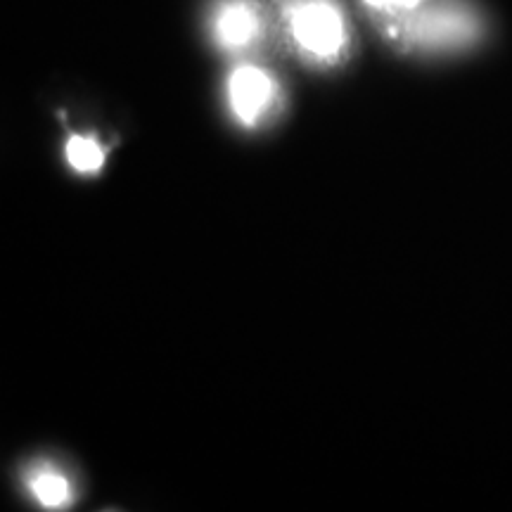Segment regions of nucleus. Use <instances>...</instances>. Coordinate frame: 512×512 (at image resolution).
Masks as SVG:
<instances>
[{"label": "nucleus", "mask_w": 512, "mask_h": 512, "mask_svg": "<svg viewBox=\"0 0 512 512\" xmlns=\"http://www.w3.org/2000/svg\"><path fill=\"white\" fill-rule=\"evenodd\" d=\"M290 24L299 46L311 53L332 55L342 46V19L325 0H304V3L292 5Z\"/></svg>", "instance_id": "obj_1"}, {"label": "nucleus", "mask_w": 512, "mask_h": 512, "mask_svg": "<svg viewBox=\"0 0 512 512\" xmlns=\"http://www.w3.org/2000/svg\"><path fill=\"white\" fill-rule=\"evenodd\" d=\"M273 95L271 79L254 67H242L230 79V102L245 124H252L264 112Z\"/></svg>", "instance_id": "obj_2"}, {"label": "nucleus", "mask_w": 512, "mask_h": 512, "mask_svg": "<svg viewBox=\"0 0 512 512\" xmlns=\"http://www.w3.org/2000/svg\"><path fill=\"white\" fill-rule=\"evenodd\" d=\"M256 29H259V22L247 5H230L219 19V36L228 46H245L254 38Z\"/></svg>", "instance_id": "obj_3"}, {"label": "nucleus", "mask_w": 512, "mask_h": 512, "mask_svg": "<svg viewBox=\"0 0 512 512\" xmlns=\"http://www.w3.org/2000/svg\"><path fill=\"white\" fill-rule=\"evenodd\" d=\"M67 159L76 171L95 174V171H100L102 164H105V152H102V147L95 143L93 138L72 136L67 143Z\"/></svg>", "instance_id": "obj_4"}, {"label": "nucleus", "mask_w": 512, "mask_h": 512, "mask_svg": "<svg viewBox=\"0 0 512 512\" xmlns=\"http://www.w3.org/2000/svg\"><path fill=\"white\" fill-rule=\"evenodd\" d=\"M31 491L46 508H62L69 503V484L55 472H38L31 479Z\"/></svg>", "instance_id": "obj_5"}, {"label": "nucleus", "mask_w": 512, "mask_h": 512, "mask_svg": "<svg viewBox=\"0 0 512 512\" xmlns=\"http://www.w3.org/2000/svg\"><path fill=\"white\" fill-rule=\"evenodd\" d=\"M370 5H375V8H382V10H389V8H401V10H411L415 5L420 3V0H368Z\"/></svg>", "instance_id": "obj_6"}]
</instances>
